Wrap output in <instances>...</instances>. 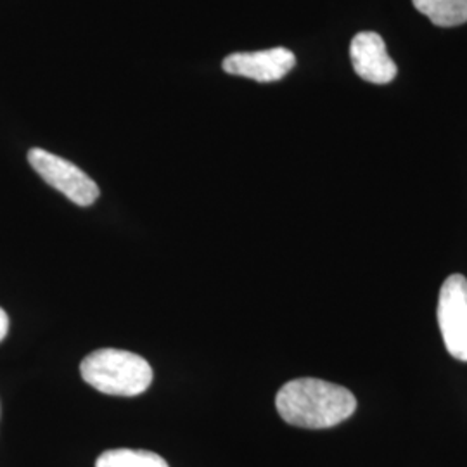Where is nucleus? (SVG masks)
<instances>
[{"mask_svg":"<svg viewBox=\"0 0 467 467\" xmlns=\"http://www.w3.org/2000/svg\"><path fill=\"white\" fill-rule=\"evenodd\" d=\"M275 407L291 426L326 430L350 419L357 410V399L345 386L300 378L284 384L275 397Z\"/></svg>","mask_w":467,"mask_h":467,"instance_id":"f257e3e1","label":"nucleus"},{"mask_svg":"<svg viewBox=\"0 0 467 467\" xmlns=\"http://www.w3.org/2000/svg\"><path fill=\"white\" fill-rule=\"evenodd\" d=\"M80 374L94 389L115 397H137L152 383V368L146 358L117 348H100L87 355Z\"/></svg>","mask_w":467,"mask_h":467,"instance_id":"f03ea898","label":"nucleus"},{"mask_svg":"<svg viewBox=\"0 0 467 467\" xmlns=\"http://www.w3.org/2000/svg\"><path fill=\"white\" fill-rule=\"evenodd\" d=\"M28 161L35 171L56 191L78 206H90L99 198V187L84 170L49 150H30Z\"/></svg>","mask_w":467,"mask_h":467,"instance_id":"7ed1b4c3","label":"nucleus"},{"mask_svg":"<svg viewBox=\"0 0 467 467\" xmlns=\"http://www.w3.org/2000/svg\"><path fill=\"white\" fill-rule=\"evenodd\" d=\"M438 326L453 358L467 362V279L453 274L440 289Z\"/></svg>","mask_w":467,"mask_h":467,"instance_id":"20e7f679","label":"nucleus"},{"mask_svg":"<svg viewBox=\"0 0 467 467\" xmlns=\"http://www.w3.org/2000/svg\"><path fill=\"white\" fill-rule=\"evenodd\" d=\"M295 65L296 57L291 50L274 47L258 52H235L223 59L222 67L229 75L268 84L284 78Z\"/></svg>","mask_w":467,"mask_h":467,"instance_id":"39448f33","label":"nucleus"},{"mask_svg":"<svg viewBox=\"0 0 467 467\" xmlns=\"http://www.w3.org/2000/svg\"><path fill=\"white\" fill-rule=\"evenodd\" d=\"M350 57L355 73L370 84H389L399 73L381 35L374 32H360L353 36Z\"/></svg>","mask_w":467,"mask_h":467,"instance_id":"423d86ee","label":"nucleus"},{"mask_svg":"<svg viewBox=\"0 0 467 467\" xmlns=\"http://www.w3.org/2000/svg\"><path fill=\"white\" fill-rule=\"evenodd\" d=\"M420 15L436 26H459L467 23V0H412Z\"/></svg>","mask_w":467,"mask_h":467,"instance_id":"0eeeda50","label":"nucleus"},{"mask_svg":"<svg viewBox=\"0 0 467 467\" xmlns=\"http://www.w3.org/2000/svg\"><path fill=\"white\" fill-rule=\"evenodd\" d=\"M96 467H170L163 457L148 451L117 449L104 451L96 461Z\"/></svg>","mask_w":467,"mask_h":467,"instance_id":"6e6552de","label":"nucleus"},{"mask_svg":"<svg viewBox=\"0 0 467 467\" xmlns=\"http://www.w3.org/2000/svg\"><path fill=\"white\" fill-rule=\"evenodd\" d=\"M7 331H9V317H7V314L0 308V343H2L4 337L7 336Z\"/></svg>","mask_w":467,"mask_h":467,"instance_id":"1a4fd4ad","label":"nucleus"}]
</instances>
